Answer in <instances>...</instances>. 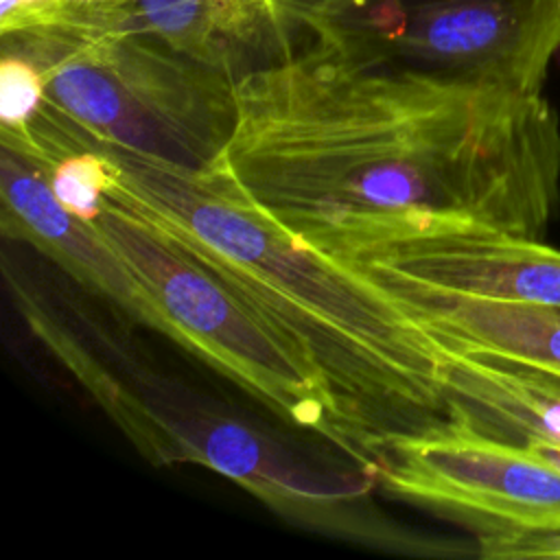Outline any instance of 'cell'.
<instances>
[{"label": "cell", "instance_id": "cell-1", "mask_svg": "<svg viewBox=\"0 0 560 560\" xmlns=\"http://www.w3.org/2000/svg\"><path fill=\"white\" fill-rule=\"evenodd\" d=\"M217 162L339 260L453 223L545 241L560 206V118L542 92L370 68L317 44L236 79Z\"/></svg>", "mask_w": 560, "mask_h": 560}, {"label": "cell", "instance_id": "cell-2", "mask_svg": "<svg viewBox=\"0 0 560 560\" xmlns=\"http://www.w3.org/2000/svg\"><path fill=\"white\" fill-rule=\"evenodd\" d=\"M85 140L116 166L107 195L160 225L313 357L376 466L389 438L448 420L440 343L372 276L291 236L219 162L186 168Z\"/></svg>", "mask_w": 560, "mask_h": 560}, {"label": "cell", "instance_id": "cell-3", "mask_svg": "<svg viewBox=\"0 0 560 560\" xmlns=\"http://www.w3.org/2000/svg\"><path fill=\"white\" fill-rule=\"evenodd\" d=\"M37 63L48 105L90 140L208 168L236 125V79L142 35L31 26L0 35Z\"/></svg>", "mask_w": 560, "mask_h": 560}, {"label": "cell", "instance_id": "cell-4", "mask_svg": "<svg viewBox=\"0 0 560 560\" xmlns=\"http://www.w3.org/2000/svg\"><path fill=\"white\" fill-rule=\"evenodd\" d=\"M94 225L160 308L168 339L289 424L317 433L376 479V457L341 411L313 357L171 234L105 195Z\"/></svg>", "mask_w": 560, "mask_h": 560}, {"label": "cell", "instance_id": "cell-5", "mask_svg": "<svg viewBox=\"0 0 560 560\" xmlns=\"http://www.w3.org/2000/svg\"><path fill=\"white\" fill-rule=\"evenodd\" d=\"M313 44L370 68L540 94L560 0H302Z\"/></svg>", "mask_w": 560, "mask_h": 560}, {"label": "cell", "instance_id": "cell-6", "mask_svg": "<svg viewBox=\"0 0 560 560\" xmlns=\"http://www.w3.org/2000/svg\"><path fill=\"white\" fill-rule=\"evenodd\" d=\"M376 479L405 501L466 523L479 547L560 532V470L523 444L457 420L389 438Z\"/></svg>", "mask_w": 560, "mask_h": 560}, {"label": "cell", "instance_id": "cell-7", "mask_svg": "<svg viewBox=\"0 0 560 560\" xmlns=\"http://www.w3.org/2000/svg\"><path fill=\"white\" fill-rule=\"evenodd\" d=\"M101 407L155 464H197L241 483L269 508L293 518L352 532L357 508L374 477L311 468L254 427L208 409L142 396L116 374Z\"/></svg>", "mask_w": 560, "mask_h": 560}, {"label": "cell", "instance_id": "cell-8", "mask_svg": "<svg viewBox=\"0 0 560 560\" xmlns=\"http://www.w3.org/2000/svg\"><path fill=\"white\" fill-rule=\"evenodd\" d=\"M37 26L151 37L234 79L313 46L302 0H63L55 18Z\"/></svg>", "mask_w": 560, "mask_h": 560}, {"label": "cell", "instance_id": "cell-9", "mask_svg": "<svg viewBox=\"0 0 560 560\" xmlns=\"http://www.w3.org/2000/svg\"><path fill=\"white\" fill-rule=\"evenodd\" d=\"M448 293L560 306V249L477 223H453L346 260Z\"/></svg>", "mask_w": 560, "mask_h": 560}, {"label": "cell", "instance_id": "cell-10", "mask_svg": "<svg viewBox=\"0 0 560 560\" xmlns=\"http://www.w3.org/2000/svg\"><path fill=\"white\" fill-rule=\"evenodd\" d=\"M0 197L7 236L31 243L116 311L168 337L160 308L94 221L66 210L44 168L9 144L0 153Z\"/></svg>", "mask_w": 560, "mask_h": 560}, {"label": "cell", "instance_id": "cell-11", "mask_svg": "<svg viewBox=\"0 0 560 560\" xmlns=\"http://www.w3.org/2000/svg\"><path fill=\"white\" fill-rule=\"evenodd\" d=\"M361 271L383 284L438 343L560 381V306L470 298L400 276Z\"/></svg>", "mask_w": 560, "mask_h": 560}, {"label": "cell", "instance_id": "cell-12", "mask_svg": "<svg viewBox=\"0 0 560 560\" xmlns=\"http://www.w3.org/2000/svg\"><path fill=\"white\" fill-rule=\"evenodd\" d=\"M448 420L514 444L560 446V381L440 343Z\"/></svg>", "mask_w": 560, "mask_h": 560}, {"label": "cell", "instance_id": "cell-13", "mask_svg": "<svg viewBox=\"0 0 560 560\" xmlns=\"http://www.w3.org/2000/svg\"><path fill=\"white\" fill-rule=\"evenodd\" d=\"M68 151H59L48 158L42 168L59 203L83 221H96L103 210L107 190L116 179L114 162L94 144H90L81 131L63 120Z\"/></svg>", "mask_w": 560, "mask_h": 560}, {"label": "cell", "instance_id": "cell-14", "mask_svg": "<svg viewBox=\"0 0 560 560\" xmlns=\"http://www.w3.org/2000/svg\"><path fill=\"white\" fill-rule=\"evenodd\" d=\"M46 103L44 74L24 52L2 46L0 55V122L2 140L20 142Z\"/></svg>", "mask_w": 560, "mask_h": 560}, {"label": "cell", "instance_id": "cell-15", "mask_svg": "<svg viewBox=\"0 0 560 560\" xmlns=\"http://www.w3.org/2000/svg\"><path fill=\"white\" fill-rule=\"evenodd\" d=\"M483 558H560V532L523 534L479 547Z\"/></svg>", "mask_w": 560, "mask_h": 560}, {"label": "cell", "instance_id": "cell-16", "mask_svg": "<svg viewBox=\"0 0 560 560\" xmlns=\"http://www.w3.org/2000/svg\"><path fill=\"white\" fill-rule=\"evenodd\" d=\"M63 0H0V35L46 24Z\"/></svg>", "mask_w": 560, "mask_h": 560}]
</instances>
